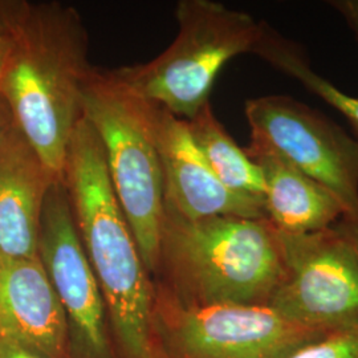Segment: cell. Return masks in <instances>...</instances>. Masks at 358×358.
<instances>
[{"label": "cell", "mask_w": 358, "mask_h": 358, "mask_svg": "<svg viewBox=\"0 0 358 358\" xmlns=\"http://www.w3.org/2000/svg\"><path fill=\"white\" fill-rule=\"evenodd\" d=\"M92 69L88 34L76 8L60 1H24L0 94L15 127L62 180L69 141L84 117V87Z\"/></svg>", "instance_id": "cell-1"}, {"label": "cell", "mask_w": 358, "mask_h": 358, "mask_svg": "<svg viewBox=\"0 0 358 358\" xmlns=\"http://www.w3.org/2000/svg\"><path fill=\"white\" fill-rule=\"evenodd\" d=\"M63 180L120 356L162 358L154 334L155 287L115 196L101 142L85 117L69 141Z\"/></svg>", "instance_id": "cell-2"}, {"label": "cell", "mask_w": 358, "mask_h": 358, "mask_svg": "<svg viewBox=\"0 0 358 358\" xmlns=\"http://www.w3.org/2000/svg\"><path fill=\"white\" fill-rule=\"evenodd\" d=\"M282 268V235L267 217L164 215L157 273L182 304L268 306Z\"/></svg>", "instance_id": "cell-3"}, {"label": "cell", "mask_w": 358, "mask_h": 358, "mask_svg": "<svg viewBox=\"0 0 358 358\" xmlns=\"http://www.w3.org/2000/svg\"><path fill=\"white\" fill-rule=\"evenodd\" d=\"M83 105L101 142L109 178L143 264L149 273H157L165 215L157 105L129 88L115 71L99 68L85 83Z\"/></svg>", "instance_id": "cell-4"}, {"label": "cell", "mask_w": 358, "mask_h": 358, "mask_svg": "<svg viewBox=\"0 0 358 358\" xmlns=\"http://www.w3.org/2000/svg\"><path fill=\"white\" fill-rule=\"evenodd\" d=\"M178 35L152 62L113 69L146 101L182 120L210 103L220 69L238 55L251 53L262 22L213 0H180Z\"/></svg>", "instance_id": "cell-5"}, {"label": "cell", "mask_w": 358, "mask_h": 358, "mask_svg": "<svg viewBox=\"0 0 358 358\" xmlns=\"http://www.w3.org/2000/svg\"><path fill=\"white\" fill-rule=\"evenodd\" d=\"M153 324L166 358H282L324 334L269 306H186L161 284L155 287Z\"/></svg>", "instance_id": "cell-6"}, {"label": "cell", "mask_w": 358, "mask_h": 358, "mask_svg": "<svg viewBox=\"0 0 358 358\" xmlns=\"http://www.w3.org/2000/svg\"><path fill=\"white\" fill-rule=\"evenodd\" d=\"M244 113L251 129L247 154L271 153L316 180L358 220V138L331 118L289 96L250 99Z\"/></svg>", "instance_id": "cell-7"}, {"label": "cell", "mask_w": 358, "mask_h": 358, "mask_svg": "<svg viewBox=\"0 0 358 358\" xmlns=\"http://www.w3.org/2000/svg\"><path fill=\"white\" fill-rule=\"evenodd\" d=\"M282 268L268 306L319 332L358 324V256L334 227L282 234Z\"/></svg>", "instance_id": "cell-8"}, {"label": "cell", "mask_w": 358, "mask_h": 358, "mask_svg": "<svg viewBox=\"0 0 358 358\" xmlns=\"http://www.w3.org/2000/svg\"><path fill=\"white\" fill-rule=\"evenodd\" d=\"M38 255L64 308L69 357L115 358L103 292L77 231L64 180H56L47 194Z\"/></svg>", "instance_id": "cell-9"}, {"label": "cell", "mask_w": 358, "mask_h": 358, "mask_svg": "<svg viewBox=\"0 0 358 358\" xmlns=\"http://www.w3.org/2000/svg\"><path fill=\"white\" fill-rule=\"evenodd\" d=\"M157 148L165 213L185 219L267 217L264 202L231 192L214 174L192 138L187 121L157 106Z\"/></svg>", "instance_id": "cell-10"}, {"label": "cell", "mask_w": 358, "mask_h": 358, "mask_svg": "<svg viewBox=\"0 0 358 358\" xmlns=\"http://www.w3.org/2000/svg\"><path fill=\"white\" fill-rule=\"evenodd\" d=\"M0 338L38 357L71 358L64 308L38 257L0 260Z\"/></svg>", "instance_id": "cell-11"}, {"label": "cell", "mask_w": 358, "mask_h": 358, "mask_svg": "<svg viewBox=\"0 0 358 358\" xmlns=\"http://www.w3.org/2000/svg\"><path fill=\"white\" fill-rule=\"evenodd\" d=\"M56 180L16 127L0 142V260L38 257L41 213Z\"/></svg>", "instance_id": "cell-12"}, {"label": "cell", "mask_w": 358, "mask_h": 358, "mask_svg": "<svg viewBox=\"0 0 358 358\" xmlns=\"http://www.w3.org/2000/svg\"><path fill=\"white\" fill-rule=\"evenodd\" d=\"M264 178V207L271 224L282 234L327 230L345 217L344 207L316 180L271 153L248 154Z\"/></svg>", "instance_id": "cell-13"}, {"label": "cell", "mask_w": 358, "mask_h": 358, "mask_svg": "<svg viewBox=\"0 0 358 358\" xmlns=\"http://www.w3.org/2000/svg\"><path fill=\"white\" fill-rule=\"evenodd\" d=\"M192 138L217 179L231 192L264 202L263 173L219 122L211 103L187 121Z\"/></svg>", "instance_id": "cell-14"}, {"label": "cell", "mask_w": 358, "mask_h": 358, "mask_svg": "<svg viewBox=\"0 0 358 358\" xmlns=\"http://www.w3.org/2000/svg\"><path fill=\"white\" fill-rule=\"evenodd\" d=\"M251 53L300 83L306 90L332 106L356 131L358 138V97L348 94L336 87L331 80L313 69L306 48L292 38H285L268 23L262 22L260 34Z\"/></svg>", "instance_id": "cell-15"}, {"label": "cell", "mask_w": 358, "mask_h": 358, "mask_svg": "<svg viewBox=\"0 0 358 358\" xmlns=\"http://www.w3.org/2000/svg\"><path fill=\"white\" fill-rule=\"evenodd\" d=\"M282 358H358V324L324 333Z\"/></svg>", "instance_id": "cell-16"}, {"label": "cell", "mask_w": 358, "mask_h": 358, "mask_svg": "<svg viewBox=\"0 0 358 358\" xmlns=\"http://www.w3.org/2000/svg\"><path fill=\"white\" fill-rule=\"evenodd\" d=\"M23 7L24 1L0 0V76L13 51L15 29Z\"/></svg>", "instance_id": "cell-17"}, {"label": "cell", "mask_w": 358, "mask_h": 358, "mask_svg": "<svg viewBox=\"0 0 358 358\" xmlns=\"http://www.w3.org/2000/svg\"><path fill=\"white\" fill-rule=\"evenodd\" d=\"M328 6L344 19L358 44V0H329Z\"/></svg>", "instance_id": "cell-18"}, {"label": "cell", "mask_w": 358, "mask_h": 358, "mask_svg": "<svg viewBox=\"0 0 358 358\" xmlns=\"http://www.w3.org/2000/svg\"><path fill=\"white\" fill-rule=\"evenodd\" d=\"M336 230L338 231L358 256V220L357 219H349V217H341L334 226Z\"/></svg>", "instance_id": "cell-19"}, {"label": "cell", "mask_w": 358, "mask_h": 358, "mask_svg": "<svg viewBox=\"0 0 358 358\" xmlns=\"http://www.w3.org/2000/svg\"><path fill=\"white\" fill-rule=\"evenodd\" d=\"M13 128H15V122H13L11 110L6 103V100L3 99V96L0 94V142L8 136V133Z\"/></svg>", "instance_id": "cell-20"}, {"label": "cell", "mask_w": 358, "mask_h": 358, "mask_svg": "<svg viewBox=\"0 0 358 358\" xmlns=\"http://www.w3.org/2000/svg\"><path fill=\"white\" fill-rule=\"evenodd\" d=\"M0 358H41L0 338Z\"/></svg>", "instance_id": "cell-21"}]
</instances>
